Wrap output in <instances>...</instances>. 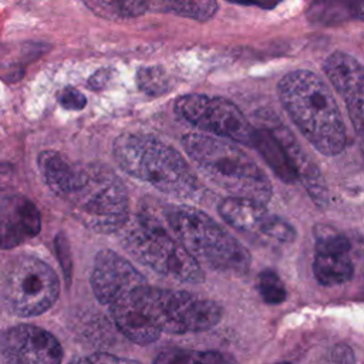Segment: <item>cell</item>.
<instances>
[{
  "label": "cell",
  "mask_w": 364,
  "mask_h": 364,
  "mask_svg": "<svg viewBox=\"0 0 364 364\" xmlns=\"http://www.w3.org/2000/svg\"><path fill=\"white\" fill-rule=\"evenodd\" d=\"M38 171L48 189L87 229L114 233L128 223L129 195L122 179L104 164L74 162L57 151H43Z\"/></svg>",
  "instance_id": "1"
},
{
  "label": "cell",
  "mask_w": 364,
  "mask_h": 364,
  "mask_svg": "<svg viewBox=\"0 0 364 364\" xmlns=\"http://www.w3.org/2000/svg\"><path fill=\"white\" fill-rule=\"evenodd\" d=\"M111 316L118 330L132 343L146 346L162 333H199L215 327L223 309L212 299L185 290H172L144 283L117 299Z\"/></svg>",
  "instance_id": "2"
},
{
  "label": "cell",
  "mask_w": 364,
  "mask_h": 364,
  "mask_svg": "<svg viewBox=\"0 0 364 364\" xmlns=\"http://www.w3.org/2000/svg\"><path fill=\"white\" fill-rule=\"evenodd\" d=\"M277 94L290 119L323 155L344 151L347 132L334 95L313 71L296 70L279 81Z\"/></svg>",
  "instance_id": "3"
},
{
  "label": "cell",
  "mask_w": 364,
  "mask_h": 364,
  "mask_svg": "<svg viewBox=\"0 0 364 364\" xmlns=\"http://www.w3.org/2000/svg\"><path fill=\"white\" fill-rule=\"evenodd\" d=\"M112 155L125 173L149 183L165 195L198 199L203 193L196 173L182 154L154 135L121 134L112 145Z\"/></svg>",
  "instance_id": "4"
},
{
  "label": "cell",
  "mask_w": 364,
  "mask_h": 364,
  "mask_svg": "<svg viewBox=\"0 0 364 364\" xmlns=\"http://www.w3.org/2000/svg\"><path fill=\"white\" fill-rule=\"evenodd\" d=\"M164 216L171 232L200 266L232 274L249 270V250L203 210L191 205H168Z\"/></svg>",
  "instance_id": "5"
},
{
  "label": "cell",
  "mask_w": 364,
  "mask_h": 364,
  "mask_svg": "<svg viewBox=\"0 0 364 364\" xmlns=\"http://www.w3.org/2000/svg\"><path fill=\"white\" fill-rule=\"evenodd\" d=\"M189 158L230 196H243L266 203L272 183L262 168L240 148L216 136L191 132L182 136Z\"/></svg>",
  "instance_id": "6"
},
{
  "label": "cell",
  "mask_w": 364,
  "mask_h": 364,
  "mask_svg": "<svg viewBox=\"0 0 364 364\" xmlns=\"http://www.w3.org/2000/svg\"><path fill=\"white\" fill-rule=\"evenodd\" d=\"M124 249L141 264L156 273L189 284L202 283L205 272L173 233L162 226L156 216L136 213L122 228Z\"/></svg>",
  "instance_id": "7"
},
{
  "label": "cell",
  "mask_w": 364,
  "mask_h": 364,
  "mask_svg": "<svg viewBox=\"0 0 364 364\" xmlns=\"http://www.w3.org/2000/svg\"><path fill=\"white\" fill-rule=\"evenodd\" d=\"M60 294V280L50 264L33 255L7 262L0 277V299L17 317H34L51 309Z\"/></svg>",
  "instance_id": "8"
},
{
  "label": "cell",
  "mask_w": 364,
  "mask_h": 364,
  "mask_svg": "<svg viewBox=\"0 0 364 364\" xmlns=\"http://www.w3.org/2000/svg\"><path fill=\"white\" fill-rule=\"evenodd\" d=\"M175 111L199 129L252 146L255 127H252L243 112L229 100L202 94H186L176 100Z\"/></svg>",
  "instance_id": "9"
},
{
  "label": "cell",
  "mask_w": 364,
  "mask_h": 364,
  "mask_svg": "<svg viewBox=\"0 0 364 364\" xmlns=\"http://www.w3.org/2000/svg\"><path fill=\"white\" fill-rule=\"evenodd\" d=\"M63 347L50 331L18 324L0 333V358L4 364H61Z\"/></svg>",
  "instance_id": "10"
},
{
  "label": "cell",
  "mask_w": 364,
  "mask_h": 364,
  "mask_svg": "<svg viewBox=\"0 0 364 364\" xmlns=\"http://www.w3.org/2000/svg\"><path fill=\"white\" fill-rule=\"evenodd\" d=\"M314 242L313 273L316 280L326 287L347 283L354 274L348 237L331 226L317 225Z\"/></svg>",
  "instance_id": "11"
},
{
  "label": "cell",
  "mask_w": 364,
  "mask_h": 364,
  "mask_svg": "<svg viewBox=\"0 0 364 364\" xmlns=\"http://www.w3.org/2000/svg\"><path fill=\"white\" fill-rule=\"evenodd\" d=\"M323 70L344 100L353 128L364 149V65L344 51H334L326 58Z\"/></svg>",
  "instance_id": "12"
},
{
  "label": "cell",
  "mask_w": 364,
  "mask_h": 364,
  "mask_svg": "<svg viewBox=\"0 0 364 364\" xmlns=\"http://www.w3.org/2000/svg\"><path fill=\"white\" fill-rule=\"evenodd\" d=\"M90 283L98 301L109 306L146 280L124 256L111 249H102L94 257Z\"/></svg>",
  "instance_id": "13"
},
{
  "label": "cell",
  "mask_w": 364,
  "mask_h": 364,
  "mask_svg": "<svg viewBox=\"0 0 364 364\" xmlns=\"http://www.w3.org/2000/svg\"><path fill=\"white\" fill-rule=\"evenodd\" d=\"M41 229V215L31 199L17 189L0 200V249H13Z\"/></svg>",
  "instance_id": "14"
},
{
  "label": "cell",
  "mask_w": 364,
  "mask_h": 364,
  "mask_svg": "<svg viewBox=\"0 0 364 364\" xmlns=\"http://www.w3.org/2000/svg\"><path fill=\"white\" fill-rule=\"evenodd\" d=\"M267 125L283 144L290 164L296 172L297 181L304 186L314 205L321 209L326 208L328 203V192L326 181L317 164L303 149V146L297 142V139L286 127H283L280 122H270Z\"/></svg>",
  "instance_id": "15"
},
{
  "label": "cell",
  "mask_w": 364,
  "mask_h": 364,
  "mask_svg": "<svg viewBox=\"0 0 364 364\" xmlns=\"http://www.w3.org/2000/svg\"><path fill=\"white\" fill-rule=\"evenodd\" d=\"M218 212L233 229L259 237L270 215L266 203L243 196H228L222 199L218 205Z\"/></svg>",
  "instance_id": "16"
},
{
  "label": "cell",
  "mask_w": 364,
  "mask_h": 364,
  "mask_svg": "<svg viewBox=\"0 0 364 364\" xmlns=\"http://www.w3.org/2000/svg\"><path fill=\"white\" fill-rule=\"evenodd\" d=\"M252 146L259 151V154L263 156V159L273 169L279 179L286 183H293L297 181L296 172L290 164L283 144L269 125L255 128Z\"/></svg>",
  "instance_id": "17"
},
{
  "label": "cell",
  "mask_w": 364,
  "mask_h": 364,
  "mask_svg": "<svg viewBox=\"0 0 364 364\" xmlns=\"http://www.w3.org/2000/svg\"><path fill=\"white\" fill-rule=\"evenodd\" d=\"M154 364H237L235 357L216 350L193 348H168L161 351Z\"/></svg>",
  "instance_id": "18"
},
{
  "label": "cell",
  "mask_w": 364,
  "mask_h": 364,
  "mask_svg": "<svg viewBox=\"0 0 364 364\" xmlns=\"http://www.w3.org/2000/svg\"><path fill=\"white\" fill-rule=\"evenodd\" d=\"M309 18L320 24H333L355 18V0H316Z\"/></svg>",
  "instance_id": "19"
},
{
  "label": "cell",
  "mask_w": 364,
  "mask_h": 364,
  "mask_svg": "<svg viewBox=\"0 0 364 364\" xmlns=\"http://www.w3.org/2000/svg\"><path fill=\"white\" fill-rule=\"evenodd\" d=\"M162 9L166 13L195 21H208L218 11L216 0H162Z\"/></svg>",
  "instance_id": "20"
},
{
  "label": "cell",
  "mask_w": 364,
  "mask_h": 364,
  "mask_svg": "<svg viewBox=\"0 0 364 364\" xmlns=\"http://www.w3.org/2000/svg\"><path fill=\"white\" fill-rule=\"evenodd\" d=\"M136 84L145 94L159 97L172 88V78L165 68L159 65H149L138 70Z\"/></svg>",
  "instance_id": "21"
},
{
  "label": "cell",
  "mask_w": 364,
  "mask_h": 364,
  "mask_svg": "<svg viewBox=\"0 0 364 364\" xmlns=\"http://www.w3.org/2000/svg\"><path fill=\"white\" fill-rule=\"evenodd\" d=\"M257 290L266 304H282L287 297L286 286L273 269H264L259 273Z\"/></svg>",
  "instance_id": "22"
},
{
  "label": "cell",
  "mask_w": 364,
  "mask_h": 364,
  "mask_svg": "<svg viewBox=\"0 0 364 364\" xmlns=\"http://www.w3.org/2000/svg\"><path fill=\"white\" fill-rule=\"evenodd\" d=\"M260 237L274 240L277 243H291L296 239V230L283 218H279L276 215H269Z\"/></svg>",
  "instance_id": "23"
},
{
  "label": "cell",
  "mask_w": 364,
  "mask_h": 364,
  "mask_svg": "<svg viewBox=\"0 0 364 364\" xmlns=\"http://www.w3.org/2000/svg\"><path fill=\"white\" fill-rule=\"evenodd\" d=\"M320 364H355V355L350 346L340 343L327 350Z\"/></svg>",
  "instance_id": "24"
},
{
  "label": "cell",
  "mask_w": 364,
  "mask_h": 364,
  "mask_svg": "<svg viewBox=\"0 0 364 364\" xmlns=\"http://www.w3.org/2000/svg\"><path fill=\"white\" fill-rule=\"evenodd\" d=\"M118 18H129L141 16L146 11L149 0H111Z\"/></svg>",
  "instance_id": "25"
},
{
  "label": "cell",
  "mask_w": 364,
  "mask_h": 364,
  "mask_svg": "<svg viewBox=\"0 0 364 364\" xmlns=\"http://www.w3.org/2000/svg\"><path fill=\"white\" fill-rule=\"evenodd\" d=\"M57 100H58L60 105L68 111H80L87 105L85 95L74 87L63 88L58 92Z\"/></svg>",
  "instance_id": "26"
},
{
  "label": "cell",
  "mask_w": 364,
  "mask_h": 364,
  "mask_svg": "<svg viewBox=\"0 0 364 364\" xmlns=\"http://www.w3.org/2000/svg\"><path fill=\"white\" fill-rule=\"evenodd\" d=\"M55 250L58 255V260L61 263V267L64 270L67 282H70L71 277V256H70V247L65 236L63 233H58L55 237Z\"/></svg>",
  "instance_id": "27"
},
{
  "label": "cell",
  "mask_w": 364,
  "mask_h": 364,
  "mask_svg": "<svg viewBox=\"0 0 364 364\" xmlns=\"http://www.w3.org/2000/svg\"><path fill=\"white\" fill-rule=\"evenodd\" d=\"M80 364H141L135 360L118 357L109 353H94L80 360Z\"/></svg>",
  "instance_id": "28"
},
{
  "label": "cell",
  "mask_w": 364,
  "mask_h": 364,
  "mask_svg": "<svg viewBox=\"0 0 364 364\" xmlns=\"http://www.w3.org/2000/svg\"><path fill=\"white\" fill-rule=\"evenodd\" d=\"M13 191H16L13 168L9 164L0 162V200Z\"/></svg>",
  "instance_id": "29"
},
{
  "label": "cell",
  "mask_w": 364,
  "mask_h": 364,
  "mask_svg": "<svg viewBox=\"0 0 364 364\" xmlns=\"http://www.w3.org/2000/svg\"><path fill=\"white\" fill-rule=\"evenodd\" d=\"M84 3L98 16L109 18V20H117L118 14L115 11L114 4L111 0H84Z\"/></svg>",
  "instance_id": "30"
},
{
  "label": "cell",
  "mask_w": 364,
  "mask_h": 364,
  "mask_svg": "<svg viewBox=\"0 0 364 364\" xmlns=\"http://www.w3.org/2000/svg\"><path fill=\"white\" fill-rule=\"evenodd\" d=\"M112 78V70L111 68H101L98 71H95L87 81L88 88H91L92 91H100L102 88H105L109 82V80Z\"/></svg>",
  "instance_id": "31"
},
{
  "label": "cell",
  "mask_w": 364,
  "mask_h": 364,
  "mask_svg": "<svg viewBox=\"0 0 364 364\" xmlns=\"http://www.w3.org/2000/svg\"><path fill=\"white\" fill-rule=\"evenodd\" d=\"M229 1L240 3V4H252V6H259V7L267 9V7H273L280 0H229Z\"/></svg>",
  "instance_id": "32"
},
{
  "label": "cell",
  "mask_w": 364,
  "mask_h": 364,
  "mask_svg": "<svg viewBox=\"0 0 364 364\" xmlns=\"http://www.w3.org/2000/svg\"><path fill=\"white\" fill-rule=\"evenodd\" d=\"M355 20L364 21V0H355Z\"/></svg>",
  "instance_id": "33"
},
{
  "label": "cell",
  "mask_w": 364,
  "mask_h": 364,
  "mask_svg": "<svg viewBox=\"0 0 364 364\" xmlns=\"http://www.w3.org/2000/svg\"><path fill=\"white\" fill-rule=\"evenodd\" d=\"M6 51V47H3V46H0V55L3 54Z\"/></svg>",
  "instance_id": "34"
},
{
  "label": "cell",
  "mask_w": 364,
  "mask_h": 364,
  "mask_svg": "<svg viewBox=\"0 0 364 364\" xmlns=\"http://www.w3.org/2000/svg\"><path fill=\"white\" fill-rule=\"evenodd\" d=\"M68 364H80V361H71V363H68Z\"/></svg>",
  "instance_id": "35"
},
{
  "label": "cell",
  "mask_w": 364,
  "mask_h": 364,
  "mask_svg": "<svg viewBox=\"0 0 364 364\" xmlns=\"http://www.w3.org/2000/svg\"><path fill=\"white\" fill-rule=\"evenodd\" d=\"M363 289H364V272H363Z\"/></svg>",
  "instance_id": "36"
},
{
  "label": "cell",
  "mask_w": 364,
  "mask_h": 364,
  "mask_svg": "<svg viewBox=\"0 0 364 364\" xmlns=\"http://www.w3.org/2000/svg\"><path fill=\"white\" fill-rule=\"evenodd\" d=\"M277 364H289V363H286V361H282V363H277Z\"/></svg>",
  "instance_id": "37"
}]
</instances>
